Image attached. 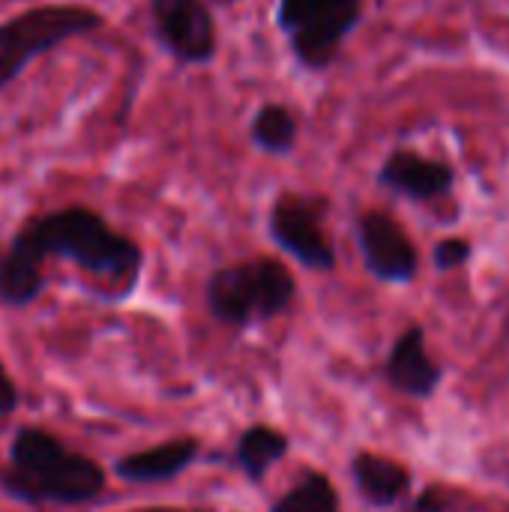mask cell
<instances>
[{
    "instance_id": "obj_8",
    "label": "cell",
    "mask_w": 509,
    "mask_h": 512,
    "mask_svg": "<svg viewBox=\"0 0 509 512\" xmlns=\"http://www.w3.org/2000/svg\"><path fill=\"white\" fill-rule=\"evenodd\" d=\"M153 18L159 36L180 60L201 63L213 54V21L201 0H153Z\"/></svg>"
},
{
    "instance_id": "obj_10",
    "label": "cell",
    "mask_w": 509,
    "mask_h": 512,
    "mask_svg": "<svg viewBox=\"0 0 509 512\" xmlns=\"http://www.w3.org/2000/svg\"><path fill=\"white\" fill-rule=\"evenodd\" d=\"M195 459H198V441L180 438V441H168V444L123 456L114 471L126 483H165V480L180 477Z\"/></svg>"
},
{
    "instance_id": "obj_13",
    "label": "cell",
    "mask_w": 509,
    "mask_h": 512,
    "mask_svg": "<svg viewBox=\"0 0 509 512\" xmlns=\"http://www.w3.org/2000/svg\"><path fill=\"white\" fill-rule=\"evenodd\" d=\"M288 450L291 441L282 432H276L273 426H252L240 435L234 462L252 483H258L267 477L273 465H279L288 456Z\"/></svg>"
},
{
    "instance_id": "obj_15",
    "label": "cell",
    "mask_w": 509,
    "mask_h": 512,
    "mask_svg": "<svg viewBox=\"0 0 509 512\" xmlns=\"http://www.w3.org/2000/svg\"><path fill=\"white\" fill-rule=\"evenodd\" d=\"M252 135H255V141H258L264 150H270V153H285V150L294 147L297 123H294V117H291L285 108L267 105V108L258 111L255 126H252Z\"/></svg>"
},
{
    "instance_id": "obj_17",
    "label": "cell",
    "mask_w": 509,
    "mask_h": 512,
    "mask_svg": "<svg viewBox=\"0 0 509 512\" xmlns=\"http://www.w3.org/2000/svg\"><path fill=\"white\" fill-rule=\"evenodd\" d=\"M450 507V495L441 489H429L414 501V512H447Z\"/></svg>"
},
{
    "instance_id": "obj_9",
    "label": "cell",
    "mask_w": 509,
    "mask_h": 512,
    "mask_svg": "<svg viewBox=\"0 0 509 512\" xmlns=\"http://www.w3.org/2000/svg\"><path fill=\"white\" fill-rule=\"evenodd\" d=\"M384 375L393 390H399L402 396H411V399H429L441 387L444 369L429 357L426 330L420 324H411L396 339V345L387 357Z\"/></svg>"
},
{
    "instance_id": "obj_1",
    "label": "cell",
    "mask_w": 509,
    "mask_h": 512,
    "mask_svg": "<svg viewBox=\"0 0 509 512\" xmlns=\"http://www.w3.org/2000/svg\"><path fill=\"white\" fill-rule=\"evenodd\" d=\"M6 255L30 270H42V261L57 255L75 261L99 279L126 285H132L141 270V249L132 240L114 234L96 213L81 207L60 210L33 222L15 237Z\"/></svg>"
},
{
    "instance_id": "obj_4",
    "label": "cell",
    "mask_w": 509,
    "mask_h": 512,
    "mask_svg": "<svg viewBox=\"0 0 509 512\" xmlns=\"http://www.w3.org/2000/svg\"><path fill=\"white\" fill-rule=\"evenodd\" d=\"M99 15L81 6H39L0 27V87L9 84L33 57L57 42L99 27Z\"/></svg>"
},
{
    "instance_id": "obj_11",
    "label": "cell",
    "mask_w": 509,
    "mask_h": 512,
    "mask_svg": "<svg viewBox=\"0 0 509 512\" xmlns=\"http://www.w3.org/2000/svg\"><path fill=\"white\" fill-rule=\"evenodd\" d=\"M381 183L414 198V201H426V198H438L453 186V171L441 162L423 159L417 153H396L387 159L384 171H381Z\"/></svg>"
},
{
    "instance_id": "obj_2",
    "label": "cell",
    "mask_w": 509,
    "mask_h": 512,
    "mask_svg": "<svg viewBox=\"0 0 509 512\" xmlns=\"http://www.w3.org/2000/svg\"><path fill=\"white\" fill-rule=\"evenodd\" d=\"M6 489L27 504H87L105 489V474L48 432L21 429L9 447Z\"/></svg>"
},
{
    "instance_id": "obj_18",
    "label": "cell",
    "mask_w": 509,
    "mask_h": 512,
    "mask_svg": "<svg viewBox=\"0 0 509 512\" xmlns=\"http://www.w3.org/2000/svg\"><path fill=\"white\" fill-rule=\"evenodd\" d=\"M15 405H18L15 384L9 381V375H6V369H3V363H0V417L12 414V411H15Z\"/></svg>"
},
{
    "instance_id": "obj_6",
    "label": "cell",
    "mask_w": 509,
    "mask_h": 512,
    "mask_svg": "<svg viewBox=\"0 0 509 512\" xmlns=\"http://www.w3.org/2000/svg\"><path fill=\"white\" fill-rule=\"evenodd\" d=\"M357 237H360L363 264L375 279L390 285H408L417 279L420 270L417 246L411 243V237L402 231L396 219H390L387 213H369L360 219Z\"/></svg>"
},
{
    "instance_id": "obj_14",
    "label": "cell",
    "mask_w": 509,
    "mask_h": 512,
    "mask_svg": "<svg viewBox=\"0 0 509 512\" xmlns=\"http://www.w3.org/2000/svg\"><path fill=\"white\" fill-rule=\"evenodd\" d=\"M270 512H339V495L324 474L309 471L291 492H285L273 504Z\"/></svg>"
},
{
    "instance_id": "obj_19",
    "label": "cell",
    "mask_w": 509,
    "mask_h": 512,
    "mask_svg": "<svg viewBox=\"0 0 509 512\" xmlns=\"http://www.w3.org/2000/svg\"><path fill=\"white\" fill-rule=\"evenodd\" d=\"M135 512H210V510H177V507H150V510H135Z\"/></svg>"
},
{
    "instance_id": "obj_3",
    "label": "cell",
    "mask_w": 509,
    "mask_h": 512,
    "mask_svg": "<svg viewBox=\"0 0 509 512\" xmlns=\"http://www.w3.org/2000/svg\"><path fill=\"white\" fill-rule=\"evenodd\" d=\"M297 282L285 264L258 258L222 267L207 282L210 315L231 327H252L291 309Z\"/></svg>"
},
{
    "instance_id": "obj_16",
    "label": "cell",
    "mask_w": 509,
    "mask_h": 512,
    "mask_svg": "<svg viewBox=\"0 0 509 512\" xmlns=\"http://www.w3.org/2000/svg\"><path fill=\"white\" fill-rule=\"evenodd\" d=\"M468 258H471V243L462 240V237H450V240H441V243L435 246V267H438L441 273L462 267Z\"/></svg>"
},
{
    "instance_id": "obj_7",
    "label": "cell",
    "mask_w": 509,
    "mask_h": 512,
    "mask_svg": "<svg viewBox=\"0 0 509 512\" xmlns=\"http://www.w3.org/2000/svg\"><path fill=\"white\" fill-rule=\"evenodd\" d=\"M270 234L303 267L321 270V273L336 267V252L327 243L324 228H321V216L309 201L282 198L270 213Z\"/></svg>"
},
{
    "instance_id": "obj_5",
    "label": "cell",
    "mask_w": 509,
    "mask_h": 512,
    "mask_svg": "<svg viewBox=\"0 0 509 512\" xmlns=\"http://www.w3.org/2000/svg\"><path fill=\"white\" fill-rule=\"evenodd\" d=\"M360 0H282L279 21L291 33L294 51L309 66H324L345 33L357 24Z\"/></svg>"
},
{
    "instance_id": "obj_12",
    "label": "cell",
    "mask_w": 509,
    "mask_h": 512,
    "mask_svg": "<svg viewBox=\"0 0 509 512\" xmlns=\"http://www.w3.org/2000/svg\"><path fill=\"white\" fill-rule=\"evenodd\" d=\"M351 477L357 492L381 510L399 504L411 489V474L399 462L375 453H357L351 459Z\"/></svg>"
}]
</instances>
